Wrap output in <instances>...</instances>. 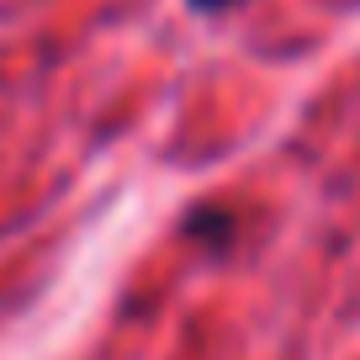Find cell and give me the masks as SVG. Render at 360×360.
<instances>
[{
  "mask_svg": "<svg viewBox=\"0 0 360 360\" xmlns=\"http://www.w3.org/2000/svg\"><path fill=\"white\" fill-rule=\"evenodd\" d=\"M186 228H191V238H202L212 255H223L228 238H233V217L212 212V207H196V212H186Z\"/></svg>",
  "mask_w": 360,
  "mask_h": 360,
  "instance_id": "1",
  "label": "cell"
},
{
  "mask_svg": "<svg viewBox=\"0 0 360 360\" xmlns=\"http://www.w3.org/2000/svg\"><path fill=\"white\" fill-rule=\"evenodd\" d=\"M191 11H202V16H223V11H233L238 0H186Z\"/></svg>",
  "mask_w": 360,
  "mask_h": 360,
  "instance_id": "2",
  "label": "cell"
}]
</instances>
